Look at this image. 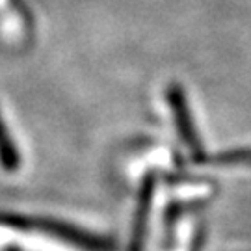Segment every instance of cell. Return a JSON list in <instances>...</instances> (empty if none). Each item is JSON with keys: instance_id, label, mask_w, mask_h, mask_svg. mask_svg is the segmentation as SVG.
Masks as SVG:
<instances>
[{"instance_id": "277c9868", "label": "cell", "mask_w": 251, "mask_h": 251, "mask_svg": "<svg viewBox=\"0 0 251 251\" xmlns=\"http://www.w3.org/2000/svg\"><path fill=\"white\" fill-rule=\"evenodd\" d=\"M218 166H251V149H236L225 151L214 156Z\"/></svg>"}, {"instance_id": "6da1fadb", "label": "cell", "mask_w": 251, "mask_h": 251, "mask_svg": "<svg viewBox=\"0 0 251 251\" xmlns=\"http://www.w3.org/2000/svg\"><path fill=\"white\" fill-rule=\"evenodd\" d=\"M0 225H8V227H17V229H39V231H47L56 236H60L67 242L75 244L78 248H84L88 251H108L110 244L97 240L95 236L82 233L75 227H69L65 224H58V222H47V220H30V218H21V216L11 214H0Z\"/></svg>"}, {"instance_id": "7a4b0ae2", "label": "cell", "mask_w": 251, "mask_h": 251, "mask_svg": "<svg viewBox=\"0 0 251 251\" xmlns=\"http://www.w3.org/2000/svg\"><path fill=\"white\" fill-rule=\"evenodd\" d=\"M166 99H168V104H170L173 117H175V126H177L180 140L188 147L192 158L201 160L203 158V144L199 142L198 130L194 125V117L190 112L188 99H186L184 90L179 84H170L168 90H166Z\"/></svg>"}, {"instance_id": "3957f363", "label": "cell", "mask_w": 251, "mask_h": 251, "mask_svg": "<svg viewBox=\"0 0 251 251\" xmlns=\"http://www.w3.org/2000/svg\"><path fill=\"white\" fill-rule=\"evenodd\" d=\"M0 164H2L4 170H8V171H13L19 166L17 151H15V147L11 144L9 136L6 134L2 117H0Z\"/></svg>"}]
</instances>
